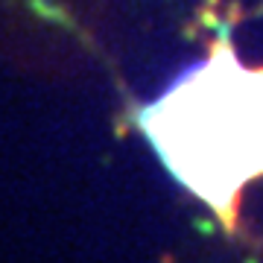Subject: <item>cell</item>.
Returning <instances> with one entry per match:
<instances>
[{
  "mask_svg": "<svg viewBox=\"0 0 263 263\" xmlns=\"http://www.w3.org/2000/svg\"><path fill=\"white\" fill-rule=\"evenodd\" d=\"M161 164L216 214L263 176V70H249L219 41L167 94L141 111Z\"/></svg>",
  "mask_w": 263,
  "mask_h": 263,
  "instance_id": "obj_1",
  "label": "cell"
}]
</instances>
